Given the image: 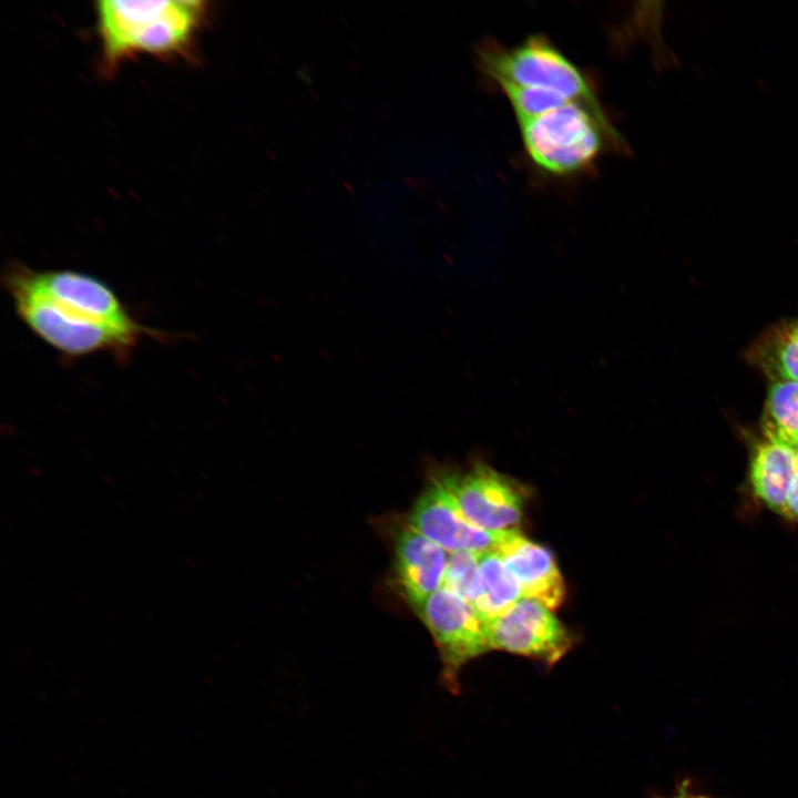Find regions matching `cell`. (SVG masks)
Wrapping results in <instances>:
<instances>
[{"instance_id": "30bf717a", "label": "cell", "mask_w": 798, "mask_h": 798, "mask_svg": "<svg viewBox=\"0 0 798 798\" xmlns=\"http://www.w3.org/2000/svg\"><path fill=\"white\" fill-rule=\"evenodd\" d=\"M449 553L410 526L395 538V571L399 586L416 611L443 585Z\"/></svg>"}, {"instance_id": "e0dca14e", "label": "cell", "mask_w": 798, "mask_h": 798, "mask_svg": "<svg viewBox=\"0 0 798 798\" xmlns=\"http://www.w3.org/2000/svg\"><path fill=\"white\" fill-rule=\"evenodd\" d=\"M781 516L798 523V470L792 479Z\"/></svg>"}, {"instance_id": "9a60e30c", "label": "cell", "mask_w": 798, "mask_h": 798, "mask_svg": "<svg viewBox=\"0 0 798 798\" xmlns=\"http://www.w3.org/2000/svg\"><path fill=\"white\" fill-rule=\"evenodd\" d=\"M499 88L509 100L519 122L534 119L566 103L574 102L557 92L544 89L511 84H501Z\"/></svg>"}, {"instance_id": "5b68a950", "label": "cell", "mask_w": 798, "mask_h": 798, "mask_svg": "<svg viewBox=\"0 0 798 798\" xmlns=\"http://www.w3.org/2000/svg\"><path fill=\"white\" fill-rule=\"evenodd\" d=\"M441 661L440 682L460 692V674L472 659L491 651L488 622L466 601L441 586L418 610Z\"/></svg>"}, {"instance_id": "8992f818", "label": "cell", "mask_w": 798, "mask_h": 798, "mask_svg": "<svg viewBox=\"0 0 798 798\" xmlns=\"http://www.w3.org/2000/svg\"><path fill=\"white\" fill-rule=\"evenodd\" d=\"M491 649L530 657L548 666L559 663L574 646V634L544 604L521 598L488 622Z\"/></svg>"}, {"instance_id": "3957f363", "label": "cell", "mask_w": 798, "mask_h": 798, "mask_svg": "<svg viewBox=\"0 0 798 798\" xmlns=\"http://www.w3.org/2000/svg\"><path fill=\"white\" fill-rule=\"evenodd\" d=\"M524 150L540 170L559 176L591 168L606 145L625 143L602 108L570 102L534 119L519 122Z\"/></svg>"}, {"instance_id": "277c9868", "label": "cell", "mask_w": 798, "mask_h": 798, "mask_svg": "<svg viewBox=\"0 0 798 798\" xmlns=\"http://www.w3.org/2000/svg\"><path fill=\"white\" fill-rule=\"evenodd\" d=\"M481 70L495 84L544 89L570 101L601 108L586 75L548 38L530 35L512 48L485 44L479 50Z\"/></svg>"}, {"instance_id": "8fae6325", "label": "cell", "mask_w": 798, "mask_h": 798, "mask_svg": "<svg viewBox=\"0 0 798 798\" xmlns=\"http://www.w3.org/2000/svg\"><path fill=\"white\" fill-rule=\"evenodd\" d=\"M797 470V449L764 438L756 442L750 457L749 482L753 494L769 510L782 515Z\"/></svg>"}, {"instance_id": "4fadbf2b", "label": "cell", "mask_w": 798, "mask_h": 798, "mask_svg": "<svg viewBox=\"0 0 798 798\" xmlns=\"http://www.w3.org/2000/svg\"><path fill=\"white\" fill-rule=\"evenodd\" d=\"M523 598L519 582L494 551L483 552L479 563V587L471 606L487 622Z\"/></svg>"}, {"instance_id": "9c48e42d", "label": "cell", "mask_w": 798, "mask_h": 798, "mask_svg": "<svg viewBox=\"0 0 798 798\" xmlns=\"http://www.w3.org/2000/svg\"><path fill=\"white\" fill-rule=\"evenodd\" d=\"M494 552L519 582L524 598L535 600L552 611L563 604L566 584L548 548L526 539L516 529H510Z\"/></svg>"}, {"instance_id": "2e32d148", "label": "cell", "mask_w": 798, "mask_h": 798, "mask_svg": "<svg viewBox=\"0 0 798 798\" xmlns=\"http://www.w3.org/2000/svg\"><path fill=\"white\" fill-rule=\"evenodd\" d=\"M480 555L481 553L469 551L452 552L448 555L442 586L470 605L479 587Z\"/></svg>"}, {"instance_id": "5bb4252c", "label": "cell", "mask_w": 798, "mask_h": 798, "mask_svg": "<svg viewBox=\"0 0 798 798\" xmlns=\"http://www.w3.org/2000/svg\"><path fill=\"white\" fill-rule=\"evenodd\" d=\"M761 428L765 438L798 450V381H775L770 386Z\"/></svg>"}, {"instance_id": "ba28073f", "label": "cell", "mask_w": 798, "mask_h": 798, "mask_svg": "<svg viewBox=\"0 0 798 798\" xmlns=\"http://www.w3.org/2000/svg\"><path fill=\"white\" fill-rule=\"evenodd\" d=\"M453 495L467 520L485 531L514 529L523 515L525 488L483 461L463 473L449 470Z\"/></svg>"}, {"instance_id": "7c38bea8", "label": "cell", "mask_w": 798, "mask_h": 798, "mask_svg": "<svg viewBox=\"0 0 798 798\" xmlns=\"http://www.w3.org/2000/svg\"><path fill=\"white\" fill-rule=\"evenodd\" d=\"M746 358L774 381H798V318L765 330L748 347Z\"/></svg>"}, {"instance_id": "52a82bcc", "label": "cell", "mask_w": 798, "mask_h": 798, "mask_svg": "<svg viewBox=\"0 0 798 798\" xmlns=\"http://www.w3.org/2000/svg\"><path fill=\"white\" fill-rule=\"evenodd\" d=\"M407 525L448 553L495 551L507 531H485L467 520L451 490L449 470L434 472L411 509Z\"/></svg>"}, {"instance_id": "ac0fdd59", "label": "cell", "mask_w": 798, "mask_h": 798, "mask_svg": "<svg viewBox=\"0 0 798 798\" xmlns=\"http://www.w3.org/2000/svg\"><path fill=\"white\" fill-rule=\"evenodd\" d=\"M657 798H708L703 795H698L694 792L687 780H683L681 785L676 788L675 792L668 797H657Z\"/></svg>"}, {"instance_id": "6da1fadb", "label": "cell", "mask_w": 798, "mask_h": 798, "mask_svg": "<svg viewBox=\"0 0 798 798\" xmlns=\"http://www.w3.org/2000/svg\"><path fill=\"white\" fill-rule=\"evenodd\" d=\"M21 321L69 357L111 352L124 357L149 328L139 324L100 278L72 269H32L18 262L3 274Z\"/></svg>"}, {"instance_id": "7a4b0ae2", "label": "cell", "mask_w": 798, "mask_h": 798, "mask_svg": "<svg viewBox=\"0 0 798 798\" xmlns=\"http://www.w3.org/2000/svg\"><path fill=\"white\" fill-rule=\"evenodd\" d=\"M208 10L200 0L96 1L102 72L113 74L125 60L141 54L187 57Z\"/></svg>"}]
</instances>
